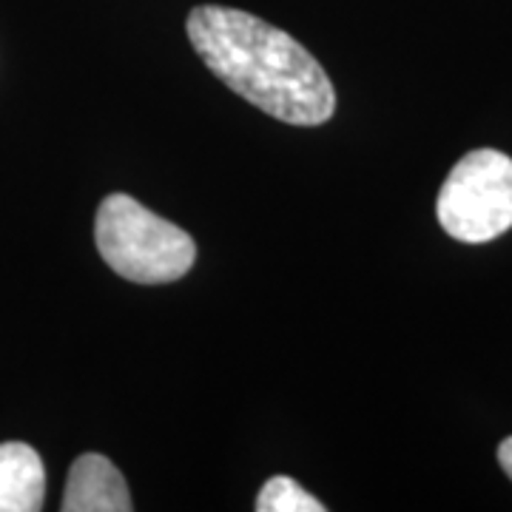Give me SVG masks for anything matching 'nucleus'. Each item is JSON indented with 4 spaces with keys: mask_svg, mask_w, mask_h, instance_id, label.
<instances>
[{
    "mask_svg": "<svg viewBox=\"0 0 512 512\" xmlns=\"http://www.w3.org/2000/svg\"><path fill=\"white\" fill-rule=\"evenodd\" d=\"M46 498L43 461L23 441L0 444V512H37Z\"/></svg>",
    "mask_w": 512,
    "mask_h": 512,
    "instance_id": "5",
    "label": "nucleus"
},
{
    "mask_svg": "<svg viewBox=\"0 0 512 512\" xmlns=\"http://www.w3.org/2000/svg\"><path fill=\"white\" fill-rule=\"evenodd\" d=\"M94 239L111 271L140 285L177 282L197 259V245L180 225L157 217L128 194H109L100 202Z\"/></svg>",
    "mask_w": 512,
    "mask_h": 512,
    "instance_id": "2",
    "label": "nucleus"
},
{
    "mask_svg": "<svg viewBox=\"0 0 512 512\" xmlns=\"http://www.w3.org/2000/svg\"><path fill=\"white\" fill-rule=\"evenodd\" d=\"M259 512H325V504L305 493L293 478L274 476L256 498Z\"/></svg>",
    "mask_w": 512,
    "mask_h": 512,
    "instance_id": "6",
    "label": "nucleus"
},
{
    "mask_svg": "<svg viewBox=\"0 0 512 512\" xmlns=\"http://www.w3.org/2000/svg\"><path fill=\"white\" fill-rule=\"evenodd\" d=\"M63 512H131V493L123 473L100 453H83L72 464L66 490H63Z\"/></svg>",
    "mask_w": 512,
    "mask_h": 512,
    "instance_id": "4",
    "label": "nucleus"
},
{
    "mask_svg": "<svg viewBox=\"0 0 512 512\" xmlns=\"http://www.w3.org/2000/svg\"><path fill=\"white\" fill-rule=\"evenodd\" d=\"M498 461H501L504 473L512 478V439L501 441V447H498Z\"/></svg>",
    "mask_w": 512,
    "mask_h": 512,
    "instance_id": "7",
    "label": "nucleus"
},
{
    "mask_svg": "<svg viewBox=\"0 0 512 512\" xmlns=\"http://www.w3.org/2000/svg\"><path fill=\"white\" fill-rule=\"evenodd\" d=\"M441 228L458 242L481 245L512 228V160L493 148L461 157L436 202Z\"/></svg>",
    "mask_w": 512,
    "mask_h": 512,
    "instance_id": "3",
    "label": "nucleus"
},
{
    "mask_svg": "<svg viewBox=\"0 0 512 512\" xmlns=\"http://www.w3.org/2000/svg\"><path fill=\"white\" fill-rule=\"evenodd\" d=\"M185 26L202 63L259 111L291 126H322L333 117L330 77L288 32L228 6H197Z\"/></svg>",
    "mask_w": 512,
    "mask_h": 512,
    "instance_id": "1",
    "label": "nucleus"
}]
</instances>
